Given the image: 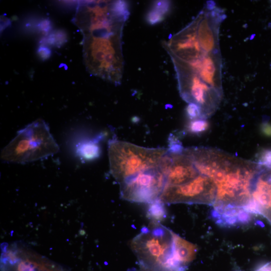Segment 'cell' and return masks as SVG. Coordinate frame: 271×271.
Segmentation results:
<instances>
[{
	"instance_id": "3957f363",
	"label": "cell",
	"mask_w": 271,
	"mask_h": 271,
	"mask_svg": "<svg viewBox=\"0 0 271 271\" xmlns=\"http://www.w3.org/2000/svg\"><path fill=\"white\" fill-rule=\"evenodd\" d=\"M171 231L152 222L134 238L130 246L142 271H185L175 261Z\"/></svg>"
},
{
	"instance_id": "277c9868",
	"label": "cell",
	"mask_w": 271,
	"mask_h": 271,
	"mask_svg": "<svg viewBox=\"0 0 271 271\" xmlns=\"http://www.w3.org/2000/svg\"><path fill=\"white\" fill-rule=\"evenodd\" d=\"M60 151L49 127L38 119L19 131L2 150L3 162L23 164L45 159Z\"/></svg>"
},
{
	"instance_id": "9c48e42d",
	"label": "cell",
	"mask_w": 271,
	"mask_h": 271,
	"mask_svg": "<svg viewBox=\"0 0 271 271\" xmlns=\"http://www.w3.org/2000/svg\"><path fill=\"white\" fill-rule=\"evenodd\" d=\"M159 168L165 176L166 185H179L186 183L200 175L190 157L183 153L168 152L164 156Z\"/></svg>"
},
{
	"instance_id": "2e32d148",
	"label": "cell",
	"mask_w": 271,
	"mask_h": 271,
	"mask_svg": "<svg viewBox=\"0 0 271 271\" xmlns=\"http://www.w3.org/2000/svg\"><path fill=\"white\" fill-rule=\"evenodd\" d=\"M186 113L188 118L191 120L202 119V111L197 105L191 103L186 108Z\"/></svg>"
},
{
	"instance_id": "7402d4cb",
	"label": "cell",
	"mask_w": 271,
	"mask_h": 271,
	"mask_svg": "<svg viewBox=\"0 0 271 271\" xmlns=\"http://www.w3.org/2000/svg\"><path fill=\"white\" fill-rule=\"evenodd\" d=\"M255 271H271V262L261 265Z\"/></svg>"
},
{
	"instance_id": "52a82bcc",
	"label": "cell",
	"mask_w": 271,
	"mask_h": 271,
	"mask_svg": "<svg viewBox=\"0 0 271 271\" xmlns=\"http://www.w3.org/2000/svg\"><path fill=\"white\" fill-rule=\"evenodd\" d=\"M119 184L120 195L124 200L149 204L159 198L166 179L159 166L140 173Z\"/></svg>"
},
{
	"instance_id": "4fadbf2b",
	"label": "cell",
	"mask_w": 271,
	"mask_h": 271,
	"mask_svg": "<svg viewBox=\"0 0 271 271\" xmlns=\"http://www.w3.org/2000/svg\"><path fill=\"white\" fill-rule=\"evenodd\" d=\"M149 205L147 209V217L153 222L160 223L166 217L165 204L159 198Z\"/></svg>"
},
{
	"instance_id": "8992f818",
	"label": "cell",
	"mask_w": 271,
	"mask_h": 271,
	"mask_svg": "<svg viewBox=\"0 0 271 271\" xmlns=\"http://www.w3.org/2000/svg\"><path fill=\"white\" fill-rule=\"evenodd\" d=\"M217 194L216 185L209 177L201 174L181 185H165L159 197L167 205L205 204L213 206Z\"/></svg>"
},
{
	"instance_id": "ac0fdd59",
	"label": "cell",
	"mask_w": 271,
	"mask_h": 271,
	"mask_svg": "<svg viewBox=\"0 0 271 271\" xmlns=\"http://www.w3.org/2000/svg\"><path fill=\"white\" fill-rule=\"evenodd\" d=\"M257 164L261 167L271 170V149H266L261 152Z\"/></svg>"
},
{
	"instance_id": "7a4b0ae2",
	"label": "cell",
	"mask_w": 271,
	"mask_h": 271,
	"mask_svg": "<svg viewBox=\"0 0 271 271\" xmlns=\"http://www.w3.org/2000/svg\"><path fill=\"white\" fill-rule=\"evenodd\" d=\"M262 167L227 154L212 178L217 189L213 216L226 210H245L251 201L253 185Z\"/></svg>"
},
{
	"instance_id": "9a60e30c",
	"label": "cell",
	"mask_w": 271,
	"mask_h": 271,
	"mask_svg": "<svg viewBox=\"0 0 271 271\" xmlns=\"http://www.w3.org/2000/svg\"><path fill=\"white\" fill-rule=\"evenodd\" d=\"M66 34L62 31L55 32L47 37V44L57 47H61L66 41Z\"/></svg>"
},
{
	"instance_id": "44dd1931",
	"label": "cell",
	"mask_w": 271,
	"mask_h": 271,
	"mask_svg": "<svg viewBox=\"0 0 271 271\" xmlns=\"http://www.w3.org/2000/svg\"><path fill=\"white\" fill-rule=\"evenodd\" d=\"M40 28L41 31L48 33L51 30L50 22L48 20L42 21L40 25Z\"/></svg>"
},
{
	"instance_id": "603a6c76",
	"label": "cell",
	"mask_w": 271,
	"mask_h": 271,
	"mask_svg": "<svg viewBox=\"0 0 271 271\" xmlns=\"http://www.w3.org/2000/svg\"><path fill=\"white\" fill-rule=\"evenodd\" d=\"M269 179L270 181L271 182V174L269 175Z\"/></svg>"
},
{
	"instance_id": "5bb4252c",
	"label": "cell",
	"mask_w": 271,
	"mask_h": 271,
	"mask_svg": "<svg viewBox=\"0 0 271 271\" xmlns=\"http://www.w3.org/2000/svg\"><path fill=\"white\" fill-rule=\"evenodd\" d=\"M209 126V124L206 119L191 120L187 125L186 131L191 134L199 135L206 132Z\"/></svg>"
},
{
	"instance_id": "e0dca14e",
	"label": "cell",
	"mask_w": 271,
	"mask_h": 271,
	"mask_svg": "<svg viewBox=\"0 0 271 271\" xmlns=\"http://www.w3.org/2000/svg\"><path fill=\"white\" fill-rule=\"evenodd\" d=\"M184 149L181 143L173 135H171L169 138L168 152L173 154H181L183 153Z\"/></svg>"
},
{
	"instance_id": "8fae6325",
	"label": "cell",
	"mask_w": 271,
	"mask_h": 271,
	"mask_svg": "<svg viewBox=\"0 0 271 271\" xmlns=\"http://www.w3.org/2000/svg\"><path fill=\"white\" fill-rule=\"evenodd\" d=\"M171 8V3L167 1H155L147 13L148 23L154 25L163 21Z\"/></svg>"
},
{
	"instance_id": "6da1fadb",
	"label": "cell",
	"mask_w": 271,
	"mask_h": 271,
	"mask_svg": "<svg viewBox=\"0 0 271 271\" xmlns=\"http://www.w3.org/2000/svg\"><path fill=\"white\" fill-rule=\"evenodd\" d=\"M123 30L115 25L106 24L81 31L84 62L90 74L115 84L121 83Z\"/></svg>"
},
{
	"instance_id": "5b68a950",
	"label": "cell",
	"mask_w": 271,
	"mask_h": 271,
	"mask_svg": "<svg viewBox=\"0 0 271 271\" xmlns=\"http://www.w3.org/2000/svg\"><path fill=\"white\" fill-rule=\"evenodd\" d=\"M168 148H148L130 143L112 139L108 153L110 173L120 184L150 169L159 167Z\"/></svg>"
},
{
	"instance_id": "ba28073f",
	"label": "cell",
	"mask_w": 271,
	"mask_h": 271,
	"mask_svg": "<svg viewBox=\"0 0 271 271\" xmlns=\"http://www.w3.org/2000/svg\"><path fill=\"white\" fill-rule=\"evenodd\" d=\"M1 268L2 271H66L32 250L16 244L3 250Z\"/></svg>"
},
{
	"instance_id": "7c38bea8",
	"label": "cell",
	"mask_w": 271,
	"mask_h": 271,
	"mask_svg": "<svg viewBox=\"0 0 271 271\" xmlns=\"http://www.w3.org/2000/svg\"><path fill=\"white\" fill-rule=\"evenodd\" d=\"M78 152L82 159L92 161L99 158L101 154V149L98 142L90 141L80 144L78 149Z\"/></svg>"
},
{
	"instance_id": "30bf717a",
	"label": "cell",
	"mask_w": 271,
	"mask_h": 271,
	"mask_svg": "<svg viewBox=\"0 0 271 271\" xmlns=\"http://www.w3.org/2000/svg\"><path fill=\"white\" fill-rule=\"evenodd\" d=\"M174 259L182 268L187 270L189 265L195 258L197 246L172 232Z\"/></svg>"
},
{
	"instance_id": "ffe728a7",
	"label": "cell",
	"mask_w": 271,
	"mask_h": 271,
	"mask_svg": "<svg viewBox=\"0 0 271 271\" xmlns=\"http://www.w3.org/2000/svg\"><path fill=\"white\" fill-rule=\"evenodd\" d=\"M262 134L268 137H271V124L267 122H263L261 126Z\"/></svg>"
},
{
	"instance_id": "d6986e66",
	"label": "cell",
	"mask_w": 271,
	"mask_h": 271,
	"mask_svg": "<svg viewBox=\"0 0 271 271\" xmlns=\"http://www.w3.org/2000/svg\"><path fill=\"white\" fill-rule=\"evenodd\" d=\"M38 54L42 60H46L50 58L51 51L48 47L41 46L38 49Z\"/></svg>"
}]
</instances>
